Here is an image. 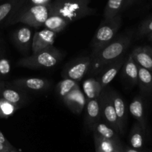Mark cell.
Listing matches in <instances>:
<instances>
[{
  "mask_svg": "<svg viewBox=\"0 0 152 152\" xmlns=\"http://www.w3.org/2000/svg\"><path fill=\"white\" fill-rule=\"evenodd\" d=\"M130 45L131 38L129 36H120L115 37L95 54L91 55L92 62L89 70L90 75L96 76L105 65L123 56Z\"/></svg>",
  "mask_w": 152,
  "mask_h": 152,
  "instance_id": "6da1fadb",
  "label": "cell"
},
{
  "mask_svg": "<svg viewBox=\"0 0 152 152\" xmlns=\"http://www.w3.org/2000/svg\"><path fill=\"white\" fill-rule=\"evenodd\" d=\"M91 0H53L50 3V14H57L71 22L95 14Z\"/></svg>",
  "mask_w": 152,
  "mask_h": 152,
  "instance_id": "7a4b0ae2",
  "label": "cell"
},
{
  "mask_svg": "<svg viewBox=\"0 0 152 152\" xmlns=\"http://www.w3.org/2000/svg\"><path fill=\"white\" fill-rule=\"evenodd\" d=\"M50 14V4L46 5H31L23 4L22 7L14 13L7 22L6 25L22 23L39 28L42 27Z\"/></svg>",
  "mask_w": 152,
  "mask_h": 152,
  "instance_id": "3957f363",
  "label": "cell"
},
{
  "mask_svg": "<svg viewBox=\"0 0 152 152\" xmlns=\"http://www.w3.org/2000/svg\"><path fill=\"white\" fill-rule=\"evenodd\" d=\"M63 57V53L53 46L24 56L17 62V66L29 69H48L56 66Z\"/></svg>",
  "mask_w": 152,
  "mask_h": 152,
  "instance_id": "277c9868",
  "label": "cell"
},
{
  "mask_svg": "<svg viewBox=\"0 0 152 152\" xmlns=\"http://www.w3.org/2000/svg\"><path fill=\"white\" fill-rule=\"evenodd\" d=\"M121 24L122 16L120 14L110 20H102L92 40V52L91 55L95 54L115 38Z\"/></svg>",
  "mask_w": 152,
  "mask_h": 152,
  "instance_id": "5b68a950",
  "label": "cell"
},
{
  "mask_svg": "<svg viewBox=\"0 0 152 152\" xmlns=\"http://www.w3.org/2000/svg\"><path fill=\"white\" fill-rule=\"evenodd\" d=\"M98 99L100 106L101 119L103 120L104 123L108 125L119 134H120V125L111 101L109 89H107V88H104L101 92Z\"/></svg>",
  "mask_w": 152,
  "mask_h": 152,
  "instance_id": "8992f818",
  "label": "cell"
},
{
  "mask_svg": "<svg viewBox=\"0 0 152 152\" xmlns=\"http://www.w3.org/2000/svg\"><path fill=\"white\" fill-rule=\"evenodd\" d=\"M92 57L91 55L74 59L63 68L62 72V77L71 79L79 83L89 72Z\"/></svg>",
  "mask_w": 152,
  "mask_h": 152,
  "instance_id": "52a82bcc",
  "label": "cell"
},
{
  "mask_svg": "<svg viewBox=\"0 0 152 152\" xmlns=\"http://www.w3.org/2000/svg\"><path fill=\"white\" fill-rule=\"evenodd\" d=\"M32 31L29 27L24 26L16 29L12 35V41L21 53L27 56L31 51L33 40Z\"/></svg>",
  "mask_w": 152,
  "mask_h": 152,
  "instance_id": "ba28073f",
  "label": "cell"
},
{
  "mask_svg": "<svg viewBox=\"0 0 152 152\" xmlns=\"http://www.w3.org/2000/svg\"><path fill=\"white\" fill-rule=\"evenodd\" d=\"M125 60V56L124 55L120 57L117 58L115 60L112 61L111 62L108 63V65H105L96 75V78L97 79L98 82L100 84L101 87H102V90L107 86L108 84L113 81L119 71L121 70L122 67H123V64H124Z\"/></svg>",
  "mask_w": 152,
  "mask_h": 152,
  "instance_id": "9c48e42d",
  "label": "cell"
},
{
  "mask_svg": "<svg viewBox=\"0 0 152 152\" xmlns=\"http://www.w3.org/2000/svg\"><path fill=\"white\" fill-rule=\"evenodd\" d=\"M12 85L24 92H41L47 90L50 87V83L45 79L31 77L15 80Z\"/></svg>",
  "mask_w": 152,
  "mask_h": 152,
  "instance_id": "30bf717a",
  "label": "cell"
},
{
  "mask_svg": "<svg viewBox=\"0 0 152 152\" xmlns=\"http://www.w3.org/2000/svg\"><path fill=\"white\" fill-rule=\"evenodd\" d=\"M57 34L48 29L37 31L33 36L31 52L37 53L53 46Z\"/></svg>",
  "mask_w": 152,
  "mask_h": 152,
  "instance_id": "8fae6325",
  "label": "cell"
},
{
  "mask_svg": "<svg viewBox=\"0 0 152 152\" xmlns=\"http://www.w3.org/2000/svg\"><path fill=\"white\" fill-rule=\"evenodd\" d=\"M65 105L74 114H79L83 111L86 107V99L84 93L80 88H77L65 95L62 98Z\"/></svg>",
  "mask_w": 152,
  "mask_h": 152,
  "instance_id": "7c38bea8",
  "label": "cell"
},
{
  "mask_svg": "<svg viewBox=\"0 0 152 152\" xmlns=\"http://www.w3.org/2000/svg\"><path fill=\"white\" fill-rule=\"evenodd\" d=\"M111 99L117 114L120 129V135H123L126 131L128 120V111L125 100L117 92L110 90Z\"/></svg>",
  "mask_w": 152,
  "mask_h": 152,
  "instance_id": "4fadbf2b",
  "label": "cell"
},
{
  "mask_svg": "<svg viewBox=\"0 0 152 152\" xmlns=\"http://www.w3.org/2000/svg\"><path fill=\"white\" fill-rule=\"evenodd\" d=\"M0 98L11 102L19 108L24 105L27 99L25 92L13 86V87L6 86L3 83H0Z\"/></svg>",
  "mask_w": 152,
  "mask_h": 152,
  "instance_id": "5bb4252c",
  "label": "cell"
},
{
  "mask_svg": "<svg viewBox=\"0 0 152 152\" xmlns=\"http://www.w3.org/2000/svg\"><path fill=\"white\" fill-rule=\"evenodd\" d=\"M129 111L132 117L140 125L145 134L147 133V120L145 114V107L142 97L137 96L132 99L129 105Z\"/></svg>",
  "mask_w": 152,
  "mask_h": 152,
  "instance_id": "9a60e30c",
  "label": "cell"
},
{
  "mask_svg": "<svg viewBox=\"0 0 152 152\" xmlns=\"http://www.w3.org/2000/svg\"><path fill=\"white\" fill-rule=\"evenodd\" d=\"M101 111L99 99H87L86 105V125L91 131L94 126L100 121Z\"/></svg>",
  "mask_w": 152,
  "mask_h": 152,
  "instance_id": "2e32d148",
  "label": "cell"
},
{
  "mask_svg": "<svg viewBox=\"0 0 152 152\" xmlns=\"http://www.w3.org/2000/svg\"><path fill=\"white\" fill-rule=\"evenodd\" d=\"M139 66L145 68L152 72V48L142 46L134 48L131 53Z\"/></svg>",
  "mask_w": 152,
  "mask_h": 152,
  "instance_id": "e0dca14e",
  "label": "cell"
},
{
  "mask_svg": "<svg viewBox=\"0 0 152 152\" xmlns=\"http://www.w3.org/2000/svg\"><path fill=\"white\" fill-rule=\"evenodd\" d=\"M26 0H7L0 4V25L5 23L23 6Z\"/></svg>",
  "mask_w": 152,
  "mask_h": 152,
  "instance_id": "ac0fdd59",
  "label": "cell"
},
{
  "mask_svg": "<svg viewBox=\"0 0 152 152\" xmlns=\"http://www.w3.org/2000/svg\"><path fill=\"white\" fill-rule=\"evenodd\" d=\"M137 85L142 95L152 96V72L138 65Z\"/></svg>",
  "mask_w": 152,
  "mask_h": 152,
  "instance_id": "d6986e66",
  "label": "cell"
},
{
  "mask_svg": "<svg viewBox=\"0 0 152 152\" xmlns=\"http://www.w3.org/2000/svg\"><path fill=\"white\" fill-rule=\"evenodd\" d=\"M124 78L134 86L137 85L138 80V65L132 57V54L129 55L127 59L125 60L124 64L121 68Z\"/></svg>",
  "mask_w": 152,
  "mask_h": 152,
  "instance_id": "ffe728a7",
  "label": "cell"
},
{
  "mask_svg": "<svg viewBox=\"0 0 152 152\" xmlns=\"http://www.w3.org/2000/svg\"><path fill=\"white\" fill-rule=\"evenodd\" d=\"M83 93L86 99H98L102 91V88L96 77H90L83 83Z\"/></svg>",
  "mask_w": 152,
  "mask_h": 152,
  "instance_id": "44dd1931",
  "label": "cell"
},
{
  "mask_svg": "<svg viewBox=\"0 0 152 152\" xmlns=\"http://www.w3.org/2000/svg\"><path fill=\"white\" fill-rule=\"evenodd\" d=\"M69 24L70 22L67 19L59 15L49 14L48 17L43 25V27L45 29L50 30L58 34L63 31Z\"/></svg>",
  "mask_w": 152,
  "mask_h": 152,
  "instance_id": "7402d4cb",
  "label": "cell"
},
{
  "mask_svg": "<svg viewBox=\"0 0 152 152\" xmlns=\"http://www.w3.org/2000/svg\"><path fill=\"white\" fill-rule=\"evenodd\" d=\"M91 131L94 134H96L102 137L117 142V143L121 142L120 137H119V134L104 122H98L94 126Z\"/></svg>",
  "mask_w": 152,
  "mask_h": 152,
  "instance_id": "603a6c76",
  "label": "cell"
},
{
  "mask_svg": "<svg viewBox=\"0 0 152 152\" xmlns=\"http://www.w3.org/2000/svg\"><path fill=\"white\" fill-rule=\"evenodd\" d=\"M126 0H108L103 12V20L108 21L120 14L124 10Z\"/></svg>",
  "mask_w": 152,
  "mask_h": 152,
  "instance_id": "cb8c5ba5",
  "label": "cell"
},
{
  "mask_svg": "<svg viewBox=\"0 0 152 152\" xmlns=\"http://www.w3.org/2000/svg\"><path fill=\"white\" fill-rule=\"evenodd\" d=\"M145 133L142 131L140 125L137 122L132 126L129 135V142L132 148L135 149H140L142 148L144 143Z\"/></svg>",
  "mask_w": 152,
  "mask_h": 152,
  "instance_id": "d4e9b609",
  "label": "cell"
},
{
  "mask_svg": "<svg viewBox=\"0 0 152 152\" xmlns=\"http://www.w3.org/2000/svg\"><path fill=\"white\" fill-rule=\"evenodd\" d=\"M95 148H98L104 152H116L122 146L121 142H114L93 133Z\"/></svg>",
  "mask_w": 152,
  "mask_h": 152,
  "instance_id": "484cf974",
  "label": "cell"
},
{
  "mask_svg": "<svg viewBox=\"0 0 152 152\" xmlns=\"http://www.w3.org/2000/svg\"><path fill=\"white\" fill-rule=\"evenodd\" d=\"M79 84L77 82L68 78H63L56 86V91L58 96L60 98H63L69 92L74 89L79 88Z\"/></svg>",
  "mask_w": 152,
  "mask_h": 152,
  "instance_id": "4316f807",
  "label": "cell"
},
{
  "mask_svg": "<svg viewBox=\"0 0 152 152\" xmlns=\"http://www.w3.org/2000/svg\"><path fill=\"white\" fill-rule=\"evenodd\" d=\"M18 107L13 105L11 102L0 98V117L1 118H7L11 116L16 110Z\"/></svg>",
  "mask_w": 152,
  "mask_h": 152,
  "instance_id": "83f0119b",
  "label": "cell"
},
{
  "mask_svg": "<svg viewBox=\"0 0 152 152\" xmlns=\"http://www.w3.org/2000/svg\"><path fill=\"white\" fill-rule=\"evenodd\" d=\"M11 65L8 59L0 56V78L7 77L10 74Z\"/></svg>",
  "mask_w": 152,
  "mask_h": 152,
  "instance_id": "f1b7e54d",
  "label": "cell"
},
{
  "mask_svg": "<svg viewBox=\"0 0 152 152\" xmlns=\"http://www.w3.org/2000/svg\"><path fill=\"white\" fill-rule=\"evenodd\" d=\"M152 33V17L148 18L144 21L140 25L138 31V36L140 37L148 36Z\"/></svg>",
  "mask_w": 152,
  "mask_h": 152,
  "instance_id": "f546056e",
  "label": "cell"
},
{
  "mask_svg": "<svg viewBox=\"0 0 152 152\" xmlns=\"http://www.w3.org/2000/svg\"><path fill=\"white\" fill-rule=\"evenodd\" d=\"M52 0H26L25 4L31 5H46L50 4Z\"/></svg>",
  "mask_w": 152,
  "mask_h": 152,
  "instance_id": "4dcf8cb0",
  "label": "cell"
},
{
  "mask_svg": "<svg viewBox=\"0 0 152 152\" xmlns=\"http://www.w3.org/2000/svg\"><path fill=\"white\" fill-rule=\"evenodd\" d=\"M0 142H1V143L4 144V145H7V146L13 147V146H12L11 144H10V142H8V140H7L6 139V137H4V135L3 134L1 133V132H0Z\"/></svg>",
  "mask_w": 152,
  "mask_h": 152,
  "instance_id": "1f68e13d",
  "label": "cell"
},
{
  "mask_svg": "<svg viewBox=\"0 0 152 152\" xmlns=\"http://www.w3.org/2000/svg\"><path fill=\"white\" fill-rule=\"evenodd\" d=\"M13 148H13V147L7 146V145H4V144L0 142V152H6L10 149H13Z\"/></svg>",
  "mask_w": 152,
  "mask_h": 152,
  "instance_id": "d6a6232c",
  "label": "cell"
},
{
  "mask_svg": "<svg viewBox=\"0 0 152 152\" xmlns=\"http://www.w3.org/2000/svg\"><path fill=\"white\" fill-rule=\"evenodd\" d=\"M124 152H142L140 151V149H135V148H132L129 146L124 147Z\"/></svg>",
  "mask_w": 152,
  "mask_h": 152,
  "instance_id": "836d02e7",
  "label": "cell"
},
{
  "mask_svg": "<svg viewBox=\"0 0 152 152\" xmlns=\"http://www.w3.org/2000/svg\"><path fill=\"white\" fill-rule=\"evenodd\" d=\"M135 1V0H126V3H125V7H124V10L127 7H129V6L132 5L134 2Z\"/></svg>",
  "mask_w": 152,
  "mask_h": 152,
  "instance_id": "e575fe53",
  "label": "cell"
},
{
  "mask_svg": "<svg viewBox=\"0 0 152 152\" xmlns=\"http://www.w3.org/2000/svg\"><path fill=\"white\" fill-rule=\"evenodd\" d=\"M116 152H124V147H123V145H122Z\"/></svg>",
  "mask_w": 152,
  "mask_h": 152,
  "instance_id": "d590c367",
  "label": "cell"
},
{
  "mask_svg": "<svg viewBox=\"0 0 152 152\" xmlns=\"http://www.w3.org/2000/svg\"><path fill=\"white\" fill-rule=\"evenodd\" d=\"M148 40H149V41H151L152 42V33H151V34H148Z\"/></svg>",
  "mask_w": 152,
  "mask_h": 152,
  "instance_id": "8d00e7d4",
  "label": "cell"
},
{
  "mask_svg": "<svg viewBox=\"0 0 152 152\" xmlns=\"http://www.w3.org/2000/svg\"><path fill=\"white\" fill-rule=\"evenodd\" d=\"M95 150H96V152H104V151H102V150H100L99 148H95Z\"/></svg>",
  "mask_w": 152,
  "mask_h": 152,
  "instance_id": "74e56055",
  "label": "cell"
},
{
  "mask_svg": "<svg viewBox=\"0 0 152 152\" xmlns=\"http://www.w3.org/2000/svg\"><path fill=\"white\" fill-rule=\"evenodd\" d=\"M6 152H17V151H15L14 148H13V149H10V150H9V151H6Z\"/></svg>",
  "mask_w": 152,
  "mask_h": 152,
  "instance_id": "f35d334b",
  "label": "cell"
},
{
  "mask_svg": "<svg viewBox=\"0 0 152 152\" xmlns=\"http://www.w3.org/2000/svg\"><path fill=\"white\" fill-rule=\"evenodd\" d=\"M1 54H2V51H1V48H0V56H1Z\"/></svg>",
  "mask_w": 152,
  "mask_h": 152,
  "instance_id": "ab89813d",
  "label": "cell"
}]
</instances>
